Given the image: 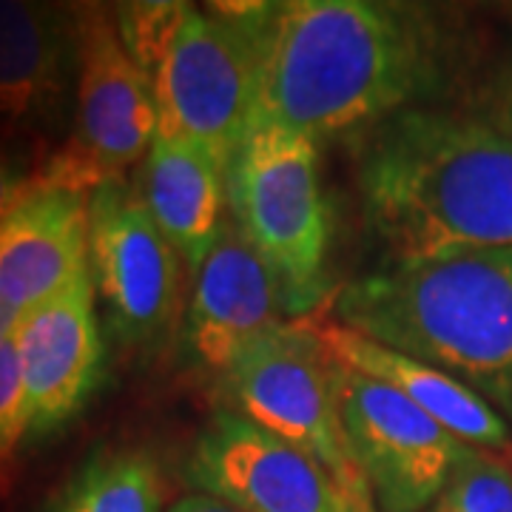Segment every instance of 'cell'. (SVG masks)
Here are the masks:
<instances>
[{
	"label": "cell",
	"mask_w": 512,
	"mask_h": 512,
	"mask_svg": "<svg viewBox=\"0 0 512 512\" xmlns=\"http://www.w3.org/2000/svg\"><path fill=\"white\" fill-rule=\"evenodd\" d=\"M89 268L111 333L126 348H157L180 305V256L126 180L89 197Z\"/></svg>",
	"instance_id": "obj_9"
},
{
	"label": "cell",
	"mask_w": 512,
	"mask_h": 512,
	"mask_svg": "<svg viewBox=\"0 0 512 512\" xmlns=\"http://www.w3.org/2000/svg\"><path fill=\"white\" fill-rule=\"evenodd\" d=\"M77 86V6L0 0V131L55 128Z\"/></svg>",
	"instance_id": "obj_13"
},
{
	"label": "cell",
	"mask_w": 512,
	"mask_h": 512,
	"mask_svg": "<svg viewBox=\"0 0 512 512\" xmlns=\"http://www.w3.org/2000/svg\"><path fill=\"white\" fill-rule=\"evenodd\" d=\"M336 490H339L336 512H376V501H373V493H370L362 473L339 481Z\"/></svg>",
	"instance_id": "obj_21"
},
{
	"label": "cell",
	"mask_w": 512,
	"mask_h": 512,
	"mask_svg": "<svg viewBox=\"0 0 512 512\" xmlns=\"http://www.w3.org/2000/svg\"><path fill=\"white\" fill-rule=\"evenodd\" d=\"M20 313H15L12 308H6L3 302H0V345L15 333V325H18Z\"/></svg>",
	"instance_id": "obj_23"
},
{
	"label": "cell",
	"mask_w": 512,
	"mask_h": 512,
	"mask_svg": "<svg viewBox=\"0 0 512 512\" xmlns=\"http://www.w3.org/2000/svg\"><path fill=\"white\" fill-rule=\"evenodd\" d=\"M117 29L157 106V137H183L231 168L254 123L256 72L245 35L217 6L120 3Z\"/></svg>",
	"instance_id": "obj_4"
},
{
	"label": "cell",
	"mask_w": 512,
	"mask_h": 512,
	"mask_svg": "<svg viewBox=\"0 0 512 512\" xmlns=\"http://www.w3.org/2000/svg\"><path fill=\"white\" fill-rule=\"evenodd\" d=\"M160 464L140 447H100L77 464L43 512H163Z\"/></svg>",
	"instance_id": "obj_17"
},
{
	"label": "cell",
	"mask_w": 512,
	"mask_h": 512,
	"mask_svg": "<svg viewBox=\"0 0 512 512\" xmlns=\"http://www.w3.org/2000/svg\"><path fill=\"white\" fill-rule=\"evenodd\" d=\"M12 342L29 404V439H46L72 424L106 379L92 271L20 313Z\"/></svg>",
	"instance_id": "obj_11"
},
{
	"label": "cell",
	"mask_w": 512,
	"mask_h": 512,
	"mask_svg": "<svg viewBox=\"0 0 512 512\" xmlns=\"http://www.w3.org/2000/svg\"><path fill=\"white\" fill-rule=\"evenodd\" d=\"M342 433L379 512H424L470 444L456 439L393 387L328 359Z\"/></svg>",
	"instance_id": "obj_7"
},
{
	"label": "cell",
	"mask_w": 512,
	"mask_h": 512,
	"mask_svg": "<svg viewBox=\"0 0 512 512\" xmlns=\"http://www.w3.org/2000/svg\"><path fill=\"white\" fill-rule=\"evenodd\" d=\"M220 390L228 410L305 450L336 484L359 473L342 433L328 356L311 325L282 322L268 330L222 376Z\"/></svg>",
	"instance_id": "obj_8"
},
{
	"label": "cell",
	"mask_w": 512,
	"mask_h": 512,
	"mask_svg": "<svg viewBox=\"0 0 512 512\" xmlns=\"http://www.w3.org/2000/svg\"><path fill=\"white\" fill-rule=\"evenodd\" d=\"M256 72L254 120L328 140L367 134L439 89L436 15L387 0L222 3Z\"/></svg>",
	"instance_id": "obj_1"
},
{
	"label": "cell",
	"mask_w": 512,
	"mask_h": 512,
	"mask_svg": "<svg viewBox=\"0 0 512 512\" xmlns=\"http://www.w3.org/2000/svg\"><path fill=\"white\" fill-rule=\"evenodd\" d=\"M72 137L40 160V180L92 194L146 160L157 106L143 69L128 55L114 6H77V86Z\"/></svg>",
	"instance_id": "obj_6"
},
{
	"label": "cell",
	"mask_w": 512,
	"mask_h": 512,
	"mask_svg": "<svg viewBox=\"0 0 512 512\" xmlns=\"http://www.w3.org/2000/svg\"><path fill=\"white\" fill-rule=\"evenodd\" d=\"M311 328L328 359L393 387L464 444L487 453H501L510 447V427L504 416L450 373L367 339L339 322H322Z\"/></svg>",
	"instance_id": "obj_15"
},
{
	"label": "cell",
	"mask_w": 512,
	"mask_h": 512,
	"mask_svg": "<svg viewBox=\"0 0 512 512\" xmlns=\"http://www.w3.org/2000/svg\"><path fill=\"white\" fill-rule=\"evenodd\" d=\"M336 316L512 413V245L384 265L339 291Z\"/></svg>",
	"instance_id": "obj_3"
},
{
	"label": "cell",
	"mask_w": 512,
	"mask_h": 512,
	"mask_svg": "<svg viewBox=\"0 0 512 512\" xmlns=\"http://www.w3.org/2000/svg\"><path fill=\"white\" fill-rule=\"evenodd\" d=\"M285 316V291L274 268L234 222L225 220L194 276L183 325L188 362L220 382L239 356L268 330L279 328Z\"/></svg>",
	"instance_id": "obj_12"
},
{
	"label": "cell",
	"mask_w": 512,
	"mask_h": 512,
	"mask_svg": "<svg viewBox=\"0 0 512 512\" xmlns=\"http://www.w3.org/2000/svg\"><path fill=\"white\" fill-rule=\"evenodd\" d=\"M168 512H239L234 507H228V504H222V501H214V498H208V495H185L180 498L174 507Z\"/></svg>",
	"instance_id": "obj_22"
},
{
	"label": "cell",
	"mask_w": 512,
	"mask_h": 512,
	"mask_svg": "<svg viewBox=\"0 0 512 512\" xmlns=\"http://www.w3.org/2000/svg\"><path fill=\"white\" fill-rule=\"evenodd\" d=\"M356 188L387 265L512 245V137L490 123L402 111L362 134Z\"/></svg>",
	"instance_id": "obj_2"
},
{
	"label": "cell",
	"mask_w": 512,
	"mask_h": 512,
	"mask_svg": "<svg viewBox=\"0 0 512 512\" xmlns=\"http://www.w3.org/2000/svg\"><path fill=\"white\" fill-rule=\"evenodd\" d=\"M29 439V404L12 336L0 345V498L9 493L23 441Z\"/></svg>",
	"instance_id": "obj_19"
},
{
	"label": "cell",
	"mask_w": 512,
	"mask_h": 512,
	"mask_svg": "<svg viewBox=\"0 0 512 512\" xmlns=\"http://www.w3.org/2000/svg\"><path fill=\"white\" fill-rule=\"evenodd\" d=\"M40 180V160L26 157L20 148L0 146V220L18 205Z\"/></svg>",
	"instance_id": "obj_20"
},
{
	"label": "cell",
	"mask_w": 512,
	"mask_h": 512,
	"mask_svg": "<svg viewBox=\"0 0 512 512\" xmlns=\"http://www.w3.org/2000/svg\"><path fill=\"white\" fill-rule=\"evenodd\" d=\"M89 197L37 185L0 220V302L26 313L89 274Z\"/></svg>",
	"instance_id": "obj_14"
},
{
	"label": "cell",
	"mask_w": 512,
	"mask_h": 512,
	"mask_svg": "<svg viewBox=\"0 0 512 512\" xmlns=\"http://www.w3.org/2000/svg\"><path fill=\"white\" fill-rule=\"evenodd\" d=\"M504 123H507V126L501 128V131L512 137V83H510V92H507V103H504Z\"/></svg>",
	"instance_id": "obj_24"
},
{
	"label": "cell",
	"mask_w": 512,
	"mask_h": 512,
	"mask_svg": "<svg viewBox=\"0 0 512 512\" xmlns=\"http://www.w3.org/2000/svg\"><path fill=\"white\" fill-rule=\"evenodd\" d=\"M183 473L197 495L239 512H336L339 501L316 458L228 407L202 427Z\"/></svg>",
	"instance_id": "obj_10"
},
{
	"label": "cell",
	"mask_w": 512,
	"mask_h": 512,
	"mask_svg": "<svg viewBox=\"0 0 512 512\" xmlns=\"http://www.w3.org/2000/svg\"><path fill=\"white\" fill-rule=\"evenodd\" d=\"M433 512H512V470L493 453L470 447Z\"/></svg>",
	"instance_id": "obj_18"
},
{
	"label": "cell",
	"mask_w": 512,
	"mask_h": 512,
	"mask_svg": "<svg viewBox=\"0 0 512 512\" xmlns=\"http://www.w3.org/2000/svg\"><path fill=\"white\" fill-rule=\"evenodd\" d=\"M316 140L254 120L228 168V208L242 237L274 268L288 316L313 311L328 288L330 208Z\"/></svg>",
	"instance_id": "obj_5"
},
{
	"label": "cell",
	"mask_w": 512,
	"mask_h": 512,
	"mask_svg": "<svg viewBox=\"0 0 512 512\" xmlns=\"http://www.w3.org/2000/svg\"><path fill=\"white\" fill-rule=\"evenodd\" d=\"M134 188L180 262L197 276L225 225L228 168L183 137H154Z\"/></svg>",
	"instance_id": "obj_16"
}]
</instances>
